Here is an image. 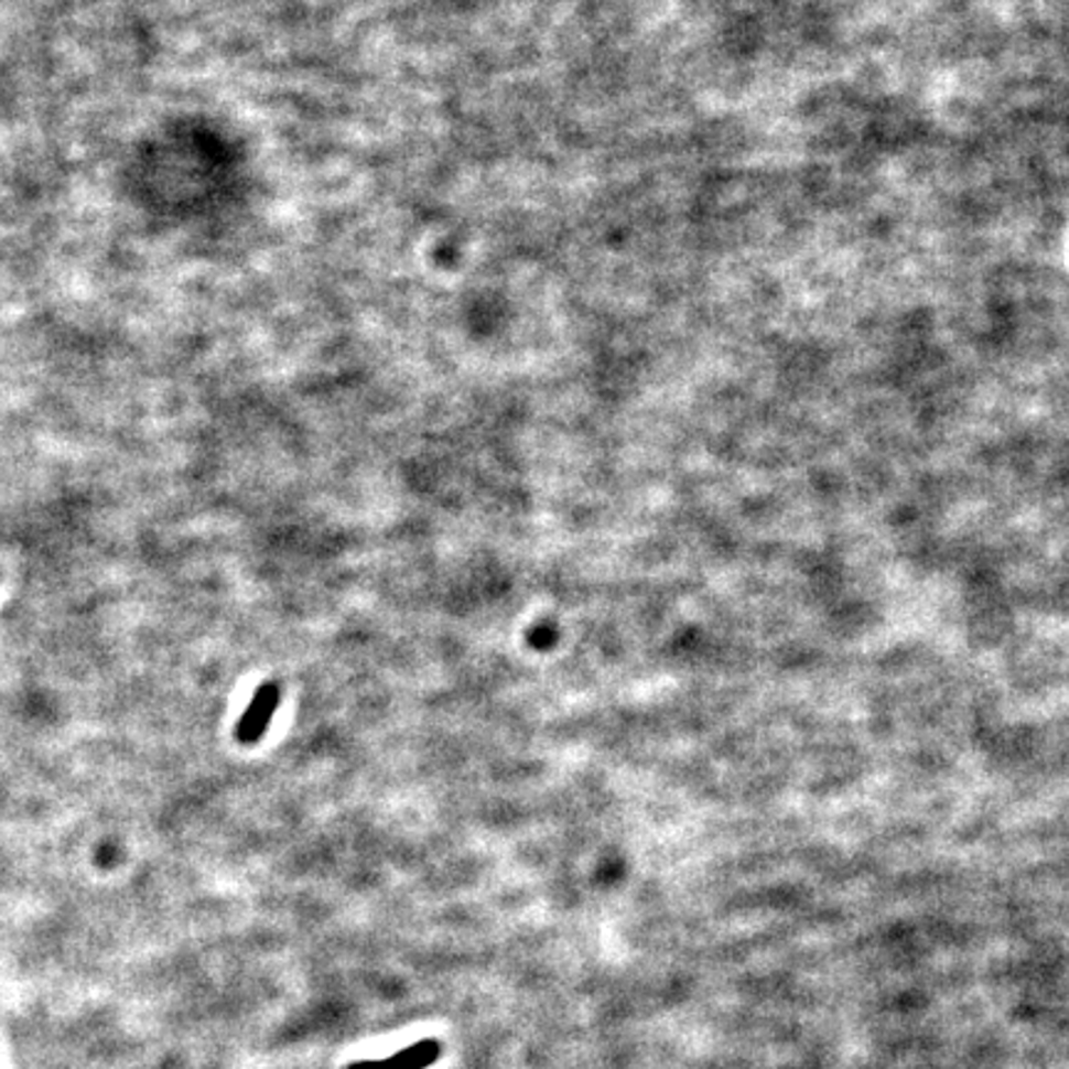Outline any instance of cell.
<instances>
[{
  "label": "cell",
  "mask_w": 1069,
  "mask_h": 1069,
  "mask_svg": "<svg viewBox=\"0 0 1069 1069\" xmlns=\"http://www.w3.org/2000/svg\"><path fill=\"white\" fill-rule=\"evenodd\" d=\"M278 703H280V691L276 689V685H266V689H260L256 699L250 701L244 721L238 723V728H236L238 741H244V743L258 741L260 735H263L266 725L270 723V715H272V711H276Z\"/></svg>",
  "instance_id": "obj_1"
},
{
  "label": "cell",
  "mask_w": 1069,
  "mask_h": 1069,
  "mask_svg": "<svg viewBox=\"0 0 1069 1069\" xmlns=\"http://www.w3.org/2000/svg\"><path fill=\"white\" fill-rule=\"evenodd\" d=\"M441 1057V1045L436 1040H423L419 1045H411L399 1055L389 1057L397 1069H423L433 1065Z\"/></svg>",
  "instance_id": "obj_2"
},
{
  "label": "cell",
  "mask_w": 1069,
  "mask_h": 1069,
  "mask_svg": "<svg viewBox=\"0 0 1069 1069\" xmlns=\"http://www.w3.org/2000/svg\"><path fill=\"white\" fill-rule=\"evenodd\" d=\"M347 1069H397L395 1065H391V1060H379V1062H357V1065H349Z\"/></svg>",
  "instance_id": "obj_3"
}]
</instances>
